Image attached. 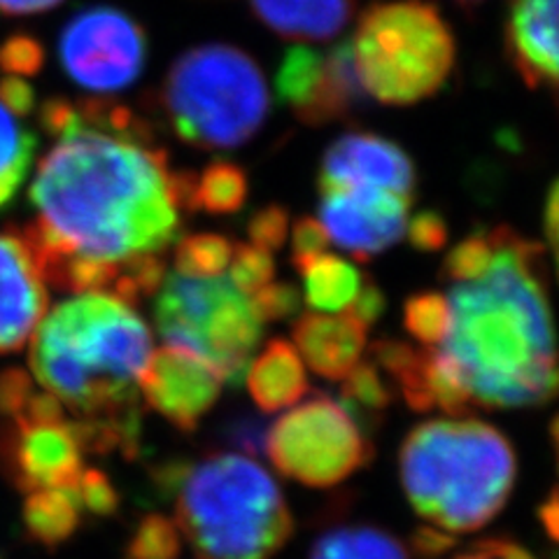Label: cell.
I'll use <instances>...</instances> for the list:
<instances>
[{
    "label": "cell",
    "mask_w": 559,
    "mask_h": 559,
    "mask_svg": "<svg viewBox=\"0 0 559 559\" xmlns=\"http://www.w3.org/2000/svg\"><path fill=\"white\" fill-rule=\"evenodd\" d=\"M78 497L84 513L108 518L119 509V492L112 480L98 468H84L78 483Z\"/></svg>",
    "instance_id": "cell-33"
},
{
    "label": "cell",
    "mask_w": 559,
    "mask_h": 559,
    "mask_svg": "<svg viewBox=\"0 0 559 559\" xmlns=\"http://www.w3.org/2000/svg\"><path fill=\"white\" fill-rule=\"evenodd\" d=\"M364 92L388 105L433 96L454 66V38L436 8L417 0L366 12L349 40Z\"/></svg>",
    "instance_id": "cell-7"
},
{
    "label": "cell",
    "mask_w": 559,
    "mask_h": 559,
    "mask_svg": "<svg viewBox=\"0 0 559 559\" xmlns=\"http://www.w3.org/2000/svg\"><path fill=\"white\" fill-rule=\"evenodd\" d=\"M364 187L413 199L415 166L392 140L376 133H347L331 145L320 168V189Z\"/></svg>",
    "instance_id": "cell-14"
},
{
    "label": "cell",
    "mask_w": 559,
    "mask_h": 559,
    "mask_svg": "<svg viewBox=\"0 0 559 559\" xmlns=\"http://www.w3.org/2000/svg\"><path fill=\"white\" fill-rule=\"evenodd\" d=\"M329 236L320 219L314 217H301L296 219L294 231H292V261L296 271H299L308 261L318 259L320 254H326L329 248Z\"/></svg>",
    "instance_id": "cell-36"
},
{
    "label": "cell",
    "mask_w": 559,
    "mask_h": 559,
    "mask_svg": "<svg viewBox=\"0 0 559 559\" xmlns=\"http://www.w3.org/2000/svg\"><path fill=\"white\" fill-rule=\"evenodd\" d=\"M254 14L289 40L318 43L338 35L357 0H248Z\"/></svg>",
    "instance_id": "cell-19"
},
{
    "label": "cell",
    "mask_w": 559,
    "mask_h": 559,
    "mask_svg": "<svg viewBox=\"0 0 559 559\" xmlns=\"http://www.w3.org/2000/svg\"><path fill=\"white\" fill-rule=\"evenodd\" d=\"M364 94L349 43L331 49L296 45L277 68V96L306 124L345 117Z\"/></svg>",
    "instance_id": "cell-11"
},
{
    "label": "cell",
    "mask_w": 559,
    "mask_h": 559,
    "mask_svg": "<svg viewBox=\"0 0 559 559\" xmlns=\"http://www.w3.org/2000/svg\"><path fill=\"white\" fill-rule=\"evenodd\" d=\"M294 343L314 373L326 380H343L361 359L366 326L347 312H308L294 322Z\"/></svg>",
    "instance_id": "cell-17"
},
{
    "label": "cell",
    "mask_w": 559,
    "mask_h": 559,
    "mask_svg": "<svg viewBox=\"0 0 559 559\" xmlns=\"http://www.w3.org/2000/svg\"><path fill=\"white\" fill-rule=\"evenodd\" d=\"M557 8L559 0H513L509 49L530 86L557 84Z\"/></svg>",
    "instance_id": "cell-16"
},
{
    "label": "cell",
    "mask_w": 559,
    "mask_h": 559,
    "mask_svg": "<svg viewBox=\"0 0 559 559\" xmlns=\"http://www.w3.org/2000/svg\"><path fill=\"white\" fill-rule=\"evenodd\" d=\"M248 199V178L234 164H210L201 175L187 173V210H205L210 215H231Z\"/></svg>",
    "instance_id": "cell-23"
},
{
    "label": "cell",
    "mask_w": 559,
    "mask_h": 559,
    "mask_svg": "<svg viewBox=\"0 0 559 559\" xmlns=\"http://www.w3.org/2000/svg\"><path fill=\"white\" fill-rule=\"evenodd\" d=\"M229 266H231V277H229L231 285L245 296H252L261 287L273 283V275H275L273 254L257 248L252 242L234 245V257Z\"/></svg>",
    "instance_id": "cell-31"
},
{
    "label": "cell",
    "mask_w": 559,
    "mask_h": 559,
    "mask_svg": "<svg viewBox=\"0 0 559 559\" xmlns=\"http://www.w3.org/2000/svg\"><path fill=\"white\" fill-rule=\"evenodd\" d=\"M152 334L133 306L108 292L75 294L38 324L31 369L40 388L78 419L138 408V380Z\"/></svg>",
    "instance_id": "cell-3"
},
{
    "label": "cell",
    "mask_w": 559,
    "mask_h": 559,
    "mask_svg": "<svg viewBox=\"0 0 559 559\" xmlns=\"http://www.w3.org/2000/svg\"><path fill=\"white\" fill-rule=\"evenodd\" d=\"M320 194V224L329 240L357 261H369L406 236L413 199L364 187H324Z\"/></svg>",
    "instance_id": "cell-12"
},
{
    "label": "cell",
    "mask_w": 559,
    "mask_h": 559,
    "mask_svg": "<svg viewBox=\"0 0 559 559\" xmlns=\"http://www.w3.org/2000/svg\"><path fill=\"white\" fill-rule=\"evenodd\" d=\"M49 294L20 231H0V355L22 349L47 312Z\"/></svg>",
    "instance_id": "cell-15"
},
{
    "label": "cell",
    "mask_w": 559,
    "mask_h": 559,
    "mask_svg": "<svg viewBox=\"0 0 559 559\" xmlns=\"http://www.w3.org/2000/svg\"><path fill=\"white\" fill-rule=\"evenodd\" d=\"M175 269L187 277H219L231 264L234 242L219 234H191L175 248Z\"/></svg>",
    "instance_id": "cell-26"
},
{
    "label": "cell",
    "mask_w": 559,
    "mask_h": 559,
    "mask_svg": "<svg viewBox=\"0 0 559 559\" xmlns=\"http://www.w3.org/2000/svg\"><path fill=\"white\" fill-rule=\"evenodd\" d=\"M43 66L40 45L26 38V35H14L3 47H0V70L5 75H35Z\"/></svg>",
    "instance_id": "cell-35"
},
{
    "label": "cell",
    "mask_w": 559,
    "mask_h": 559,
    "mask_svg": "<svg viewBox=\"0 0 559 559\" xmlns=\"http://www.w3.org/2000/svg\"><path fill=\"white\" fill-rule=\"evenodd\" d=\"M152 312L166 345L197 355L222 382L240 384L264 322L257 318L250 296L238 292L231 280L166 275Z\"/></svg>",
    "instance_id": "cell-8"
},
{
    "label": "cell",
    "mask_w": 559,
    "mask_h": 559,
    "mask_svg": "<svg viewBox=\"0 0 559 559\" xmlns=\"http://www.w3.org/2000/svg\"><path fill=\"white\" fill-rule=\"evenodd\" d=\"M166 275L168 273L162 254L138 257L121 266L108 294L117 296L119 301H124L129 306H138L143 299H150V296L159 292Z\"/></svg>",
    "instance_id": "cell-30"
},
{
    "label": "cell",
    "mask_w": 559,
    "mask_h": 559,
    "mask_svg": "<svg viewBox=\"0 0 559 559\" xmlns=\"http://www.w3.org/2000/svg\"><path fill=\"white\" fill-rule=\"evenodd\" d=\"M250 396L264 413H277L294 406L308 394L306 366L296 347L285 338H273L245 371Z\"/></svg>",
    "instance_id": "cell-18"
},
{
    "label": "cell",
    "mask_w": 559,
    "mask_h": 559,
    "mask_svg": "<svg viewBox=\"0 0 559 559\" xmlns=\"http://www.w3.org/2000/svg\"><path fill=\"white\" fill-rule=\"evenodd\" d=\"M289 234V215L285 207L280 205H266L257 210L252 219L248 222V236L257 248L275 252L285 245Z\"/></svg>",
    "instance_id": "cell-34"
},
{
    "label": "cell",
    "mask_w": 559,
    "mask_h": 559,
    "mask_svg": "<svg viewBox=\"0 0 559 559\" xmlns=\"http://www.w3.org/2000/svg\"><path fill=\"white\" fill-rule=\"evenodd\" d=\"M250 301L261 322H285L299 314L304 296L289 283H269L252 294Z\"/></svg>",
    "instance_id": "cell-32"
},
{
    "label": "cell",
    "mask_w": 559,
    "mask_h": 559,
    "mask_svg": "<svg viewBox=\"0 0 559 559\" xmlns=\"http://www.w3.org/2000/svg\"><path fill=\"white\" fill-rule=\"evenodd\" d=\"M264 452L283 476L308 487H334L373 460V443L341 401L314 394L275 419Z\"/></svg>",
    "instance_id": "cell-9"
},
{
    "label": "cell",
    "mask_w": 559,
    "mask_h": 559,
    "mask_svg": "<svg viewBox=\"0 0 559 559\" xmlns=\"http://www.w3.org/2000/svg\"><path fill=\"white\" fill-rule=\"evenodd\" d=\"M384 308H388V299H384L382 289L373 283L369 275H364V283L353 299V304L345 308V312L349 314V318H355L359 324L369 329L382 318Z\"/></svg>",
    "instance_id": "cell-38"
},
{
    "label": "cell",
    "mask_w": 559,
    "mask_h": 559,
    "mask_svg": "<svg viewBox=\"0 0 559 559\" xmlns=\"http://www.w3.org/2000/svg\"><path fill=\"white\" fill-rule=\"evenodd\" d=\"M55 145L31 185L35 219L20 231L45 283L61 292H110L121 266L162 254L180 231L187 173L124 108L47 100Z\"/></svg>",
    "instance_id": "cell-1"
},
{
    "label": "cell",
    "mask_w": 559,
    "mask_h": 559,
    "mask_svg": "<svg viewBox=\"0 0 559 559\" xmlns=\"http://www.w3.org/2000/svg\"><path fill=\"white\" fill-rule=\"evenodd\" d=\"M404 326L425 347H439L450 326L448 296L439 292L413 294L404 306Z\"/></svg>",
    "instance_id": "cell-27"
},
{
    "label": "cell",
    "mask_w": 559,
    "mask_h": 559,
    "mask_svg": "<svg viewBox=\"0 0 559 559\" xmlns=\"http://www.w3.org/2000/svg\"><path fill=\"white\" fill-rule=\"evenodd\" d=\"M538 518H540V522H544L548 536L552 540H557L559 538V499H557V489L555 487L550 489V495L546 497V501L540 503Z\"/></svg>",
    "instance_id": "cell-45"
},
{
    "label": "cell",
    "mask_w": 559,
    "mask_h": 559,
    "mask_svg": "<svg viewBox=\"0 0 559 559\" xmlns=\"http://www.w3.org/2000/svg\"><path fill=\"white\" fill-rule=\"evenodd\" d=\"M299 273L304 275L301 296L306 304L324 312L345 310L364 283V275L355 264L334 254H320L304 264Z\"/></svg>",
    "instance_id": "cell-22"
},
{
    "label": "cell",
    "mask_w": 559,
    "mask_h": 559,
    "mask_svg": "<svg viewBox=\"0 0 559 559\" xmlns=\"http://www.w3.org/2000/svg\"><path fill=\"white\" fill-rule=\"evenodd\" d=\"M78 489H47L28 495L22 509L26 534L45 548H59L82 524Z\"/></svg>",
    "instance_id": "cell-20"
},
{
    "label": "cell",
    "mask_w": 559,
    "mask_h": 559,
    "mask_svg": "<svg viewBox=\"0 0 559 559\" xmlns=\"http://www.w3.org/2000/svg\"><path fill=\"white\" fill-rule=\"evenodd\" d=\"M476 548L497 559H536L527 548L515 544L511 538H487L476 544Z\"/></svg>",
    "instance_id": "cell-42"
},
{
    "label": "cell",
    "mask_w": 559,
    "mask_h": 559,
    "mask_svg": "<svg viewBox=\"0 0 559 559\" xmlns=\"http://www.w3.org/2000/svg\"><path fill=\"white\" fill-rule=\"evenodd\" d=\"M401 485L415 513L433 527L466 534L492 522L518 476L511 441L480 419H429L399 452Z\"/></svg>",
    "instance_id": "cell-5"
},
{
    "label": "cell",
    "mask_w": 559,
    "mask_h": 559,
    "mask_svg": "<svg viewBox=\"0 0 559 559\" xmlns=\"http://www.w3.org/2000/svg\"><path fill=\"white\" fill-rule=\"evenodd\" d=\"M145 57V31L117 8L82 10L66 24L59 38L66 75L92 94L129 90L143 73Z\"/></svg>",
    "instance_id": "cell-10"
},
{
    "label": "cell",
    "mask_w": 559,
    "mask_h": 559,
    "mask_svg": "<svg viewBox=\"0 0 559 559\" xmlns=\"http://www.w3.org/2000/svg\"><path fill=\"white\" fill-rule=\"evenodd\" d=\"M222 378L197 355L166 345L152 353L138 388L147 406L180 429L194 431L222 394Z\"/></svg>",
    "instance_id": "cell-13"
},
{
    "label": "cell",
    "mask_w": 559,
    "mask_h": 559,
    "mask_svg": "<svg viewBox=\"0 0 559 559\" xmlns=\"http://www.w3.org/2000/svg\"><path fill=\"white\" fill-rule=\"evenodd\" d=\"M154 485L175 497L178 530L199 559H271L292 538L283 489L248 454L170 462L154 471Z\"/></svg>",
    "instance_id": "cell-4"
},
{
    "label": "cell",
    "mask_w": 559,
    "mask_h": 559,
    "mask_svg": "<svg viewBox=\"0 0 559 559\" xmlns=\"http://www.w3.org/2000/svg\"><path fill=\"white\" fill-rule=\"evenodd\" d=\"M33 152L35 135L0 100V207L14 199L26 180Z\"/></svg>",
    "instance_id": "cell-25"
},
{
    "label": "cell",
    "mask_w": 559,
    "mask_h": 559,
    "mask_svg": "<svg viewBox=\"0 0 559 559\" xmlns=\"http://www.w3.org/2000/svg\"><path fill=\"white\" fill-rule=\"evenodd\" d=\"M454 559H497V557L487 555V552H483V550H478V548H476V552H471V555H462V557H454Z\"/></svg>",
    "instance_id": "cell-46"
},
{
    "label": "cell",
    "mask_w": 559,
    "mask_h": 559,
    "mask_svg": "<svg viewBox=\"0 0 559 559\" xmlns=\"http://www.w3.org/2000/svg\"><path fill=\"white\" fill-rule=\"evenodd\" d=\"M63 0H0V12L3 14H38L45 10L57 8Z\"/></svg>",
    "instance_id": "cell-44"
},
{
    "label": "cell",
    "mask_w": 559,
    "mask_h": 559,
    "mask_svg": "<svg viewBox=\"0 0 559 559\" xmlns=\"http://www.w3.org/2000/svg\"><path fill=\"white\" fill-rule=\"evenodd\" d=\"M406 236L415 250L436 252L448 242V222L433 210H425V213L408 219Z\"/></svg>",
    "instance_id": "cell-37"
},
{
    "label": "cell",
    "mask_w": 559,
    "mask_h": 559,
    "mask_svg": "<svg viewBox=\"0 0 559 559\" xmlns=\"http://www.w3.org/2000/svg\"><path fill=\"white\" fill-rule=\"evenodd\" d=\"M182 534L166 515L150 513L140 520L127 544V559H178Z\"/></svg>",
    "instance_id": "cell-28"
},
{
    "label": "cell",
    "mask_w": 559,
    "mask_h": 559,
    "mask_svg": "<svg viewBox=\"0 0 559 559\" xmlns=\"http://www.w3.org/2000/svg\"><path fill=\"white\" fill-rule=\"evenodd\" d=\"M394 388L390 378L378 369L373 361H359L353 371L343 378L341 404L355 417V423L371 433L380 425L382 413L392 406Z\"/></svg>",
    "instance_id": "cell-24"
},
{
    "label": "cell",
    "mask_w": 559,
    "mask_h": 559,
    "mask_svg": "<svg viewBox=\"0 0 559 559\" xmlns=\"http://www.w3.org/2000/svg\"><path fill=\"white\" fill-rule=\"evenodd\" d=\"M495 252H497L495 229H480L476 234H471L448 252L443 275L452 280L454 285L476 280L489 269V264H492Z\"/></svg>",
    "instance_id": "cell-29"
},
{
    "label": "cell",
    "mask_w": 559,
    "mask_h": 559,
    "mask_svg": "<svg viewBox=\"0 0 559 559\" xmlns=\"http://www.w3.org/2000/svg\"><path fill=\"white\" fill-rule=\"evenodd\" d=\"M489 269L448 296L450 326L436 347L471 408H532L557 392L555 329L544 250L495 226Z\"/></svg>",
    "instance_id": "cell-2"
},
{
    "label": "cell",
    "mask_w": 559,
    "mask_h": 559,
    "mask_svg": "<svg viewBox=\"0 0 559 559\" xmlns=\"http://www.w3.org/2000/svg\"><path fill=\"white\" fill-rule=\"evenodd\" d=\"M0 100H3L5 108H10L16 117L28 115L35 108V94L31 86L14 75H5L0 80Z\"/></svg>",
    "instance_id": "cell-41"
},
{
    "label": "cell",
    "mask_w": 559,
    "mask_h": 559,
    "mask_svg": "<svg viewBox=\"0 0 559 559\" xmlns=\"http://www.w3.org/2000/svg\"><path fill=\"white\" fill-rule=\"evenodd\" d=\"M162 103L170 129L187 145L236 150L266 121L271 92L250 55L213 43L170 66Z\"/></svg>",
    "instance_id": "cell-6"
},
{
    "label": "cell",
    "mask_w": 559,
    "mask_h": 559,
    "mask_svg": "<svg viewBox=\"0 0 559 559\" xmlns=\"http://www.w3.org/2000/svg\"><path fill=\"white\" fill-rule=\"evenodd\" d=\"M544 229H546V240L548 248L552 254H557V229H559V187L557 182H552V187L548 189V199H546V207H544Z\"/></svg>",
    "instance_id": "cell-43"
},
{
    "label": "cell",
    "mask_w": 559,
    "mask_h": 559,
    "mask_svg": "<svg viewBox=\"0 0 559 559\" xmlns=\"http://www.w3.org/2000/svg\"><path fill=\"white\" fill-rule=\"evenodd\" d=\"M454 544H457L454 536L433 527V524H419L411 534V550L419 559H441L448 555V550L454 548Z\"/></svg>",
    "instance_id": "cell-40"
},
{
    "label": "cell",
    "mask_w": 559,
    "mask_h": 559,
    "mask_svg": "<svg viewBox=\"0 0 559 559\" xmlns=\"http://www.w3.org/2000/svg\"><path fill=\"white\" fill-rule=\"evenodd\" d=\"M308 559H411L396 536L371 524H341L314 538Z\"/></svg>",
    "instance_id": "cell-21"
},
{
    "label": "cell",
    "mask_w": 559,
    "mask_h": 559,
    "mask_svg": "<svg viewBox=\"0 0 559 559\" xmlns=\"http://www.w3.org/2000/svg\"><path fill=\"white\" fill-rule=\"evenodd\" d=\"M269 427L257 417H238L226 427V441L231 448L240 450V454H259L264 450Z\"/></svg>",
    "instance_id": "cell-39"
}]
</instances>
